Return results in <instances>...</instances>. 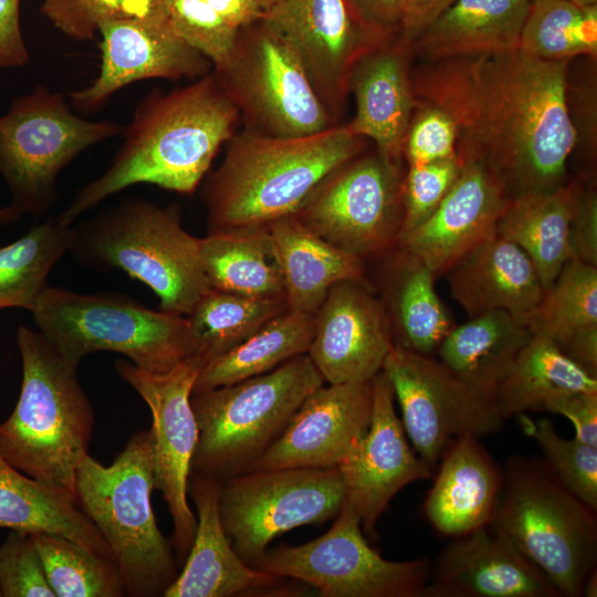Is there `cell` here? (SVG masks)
<instances>
[{"label": "cell", "mask_w": 597, "mask_h": 597, "mask_svg": "<svg viewBox=\"0 0 597 597\" xmlns=\"http://www.w3.org/2000/svg\"><path fill=\"white\" fill-rule=\"evenodd\" d=\"M569 62L520 50L423 61L411 69V84L416 103L437 106L455 122L458 158L486 166L514 198L566 184L578 140Z\"/></svg>", "instance_id": "6da1fadb"}, {"label": "cell", "mask_w": 597, "mask_h": 597, "mask_svg": "<svg viewBox=\"0 0 597 597\" xmlns=\"http://www.w3.org/2000/svg\"><path fill=\"white\" fill-rule=\"evenodd\" d=\"M240 122L238 107L211 71L166 94L153 90L123 129L124 142L108 168L55 218L70 226L108 196L137 184L193 193Z\"/></svg>", "instance_id": "7a4b0ae2"}, {"label": "cell", "mask_w": 597, "mask_h": 597, "mask_svg": "<svg viewBox=\"0 0 597 597\" xmlns=\"http://www.w3.org/2000/svg\"><path fill=\"white\" fill-rule=\"evenodd\" d=\"M363 150L364 138L346 124L302 137L234 134L202 189L208 233L261 228L293 214L324 177Z\"/></svg>", "instance_id": "3957f363"}, {"label": "cell", "mask_w": 597, "mask_h": 597, "mask_svg": "<svg viewBox=\"0 0 597 597\" xmlns=\"http://www.w3.org/2000/svg\"><path fill=\"white\" fill-rule=\"evenodd\" d=\"M17 345L21 390L0 423V452L25 475L76 502V473L88 455L93 406L78 383L77 366L41 332L21 325Z\"/></svg>", "instance_id": "277c9868"}, {"label": "cell", "mask_w": 597, "mask_h": 597, "mask_svg": "<svg viewBox=\"0 0 597 597\" xmlns=\"http://www.w3.org/2000/svg\"><path fill=\"white\" fill-rule=\"evenodd\" d=\"M154 489L150 430L134 433L111 465L88 454L76 473V505L107 543L133 597L163 596L178 575L151 507Z\"/></svg>", "instance_id": "5b68a950"}, {"label": "cell", "mask_w": 597, "mask_h": 597, "mask_svg": "<svg viewBox=\"0 0 597 597\" xmlns=\"http://www.w3.org/2000/svg\"><path fill=\"white\" fill-rule=\"evenodd\" d=\"M200 241L182 228L176 206L128 199L74 227L70 250L87 263L125 271L156 293L161 311L187 316L210 291Z\"/></svg>", "instance_id": "8992f818"}, {"label": "cell", "mask_w": 597, "mask_h": 597, "mask_svg": "<svg viewBox=\"0 0 597 597\" xmlns=\"http://www.w3.org/2000/svg\"><path fill=\"white\" fill-rule=\"evenodd\" d=\"M491 525L551 580L561 597H580L597 562V517L542 459L511 457Z\"/></svg>", "instance_id": "52a82bcc"}, {"label": "cell", "mask_w": 597, "mask_h": 597, "mask_svg": "<svg viewBox=\"0 0 597 597\" xmlns=\"http://www.w3.org/2000/svg\"><path fill=\"white\" fill-rule=\"evenodd\" d=\"M325 380L308 354L275 369L190 398L198 427L191 472L227 480L243 473L282 434Z\"/></svg>", "instance_id": "ba28073f"}, {"label": "cell", "mask_w": 597, "mask_h": 597, "mask_svg": "<svg viewBox=\"0 0 597 597\" xmlns=\"http://www.w3.org/2000/svg\"><path fill=\"white\" fill-rule=\"evenodd\" d=\"M30 312L39 332L76 366L88 354L108 350L143 370L165 373L197 354L186 316L149 310L122 295L48 284Z\"/></svg>", "instance_id": "9c48e42d"}, {"label": "cell", "mask_w": 597, "mask_h": 597, "mask_svg": "<svg viewBox=\"0 0 597 597\" xmlns=\"http://www.w3.org/2000/svg\"><path fill=\"white\" fill-rule=\"evenodd\" d=\"M123 129L111 121L77 116L62 94L44 85L15 97L0 116V174L11 193L10 208L20 217L45 214L56 202L61 170Z\"/></svg>", "instance_id": "30bf717a"}, {"label": "cell", "mask_w": 597, "mask_h": 597, "mask_svg": "<svg viewBox=\"0 0 597 597\" xmlns=\"http://www.w3.org/2000/svg\"><path fill=\"white\" fill-rule=\"evenodd\" d=\"M213 73L248 132L302 137L337 125L291 45L262 18L240 31L230 55Z\"/></svg>", "instance_id": "8fae6325"}, {"label": "cell", "mask_w": 597, "mask_h": 597, "mask_svg": "<svg viewBox=\"0 0 597 597\" xmlns=\"http://www.w3.org/2000/svg\"><path fill=\"white\" fill-rule=\"evenodd\" d=\"M404 170L377 150L342 164L293 216L331 245L368 263L397 247L404 218Z\"/></svg>", "instance_id": "7c38bea8"}, {"label": "cell", "mask_w": 597, "mask_h": 597, "mask_svg": "<svg viewBox=\"0 0 597 597\" xmlns=\"http://www.w3.org/2000/svg\"><path fill=\"white\" fill-rule=\"evenodd\" d=\"M251 566L305 584L323 597H421L431 563L384 558L345 500L325 534L302 545L268 548Z\"/></svg>", "instance_id": "4fadbf2b"}, {"label": "cell", "mask_w": 597, "mask_h": 597, "mask_svg": "<svg viewBox=\"0 0 597 597\" xmlns=\"http://www.w3.org/2000/svg\"><path fill=\"white\" fill-rule=\"evenodd\" d=\"M344 501L337 468L253 470L223 481L219 512L233 548L251 566L276 536L335 517Z\"/></svg>", "instance_id": "5bb4252c"}, {"label": "cell", "mask_w": 597, "mask_h": 597, "mask_svg": "<svg viewBox=\"0 0 597 597\" xmlns=\"http://www.w3.org/2000/svg\"><path fill=\"white\" fill-rule=\"evenodd\" d=\"M383 371L413 450L432 469L455 438L494 433L504 422L494 398L468 386L433 356L394 345Z\"/></svg>", "instance_id": "9a60e30c"}, {"label": "cell", "mask_w": 597, "mask_h": 597, "mask_svg": "<svg viewBox=\"0 0 597 597\" xmlns=\"http://www.w3.org/2000/svg\"><path fill=\"white\" fill-rule=\"evenodd\" d=\"M205 364L198 354L165 373L146 371L130 362L116 363L118 375L143 398L151 413L155 489L161 492L172 520V545L178 563L186 559L197 528V516L188 502V481L198 440L190 398Z\"/></svg>", "instance_id": "2e32d148"}, {"label": "cell", "mask_w": 597, "mask_h": 597, "mask_svg": "<svg viewBox=\"0 0 597 597\" xmlns=\"http://www.w3.org/2000/svg\"><path fill=\"white\" fill-rule=\"evenodd\" d=\"M262 19L291 45L335 124L355 65L392 36L366 25L347 0H280Z\"/></svg>", "instance_id": "e0dca14e"}, {"label": "cell", "mask_w": 597, "mask_h": 597, "mask_svg": "<svg viewBox=\"0 0 597 597\" xmlns=\"http://www.w3.org/2000/svg\"><path fill=\"white\" fill-rule=\"evenodd\" d=\"M101 66L85 88L69 94L71 106L97 112L118 90L140 80H196L211 62L180 38L168 15L112 20L100 25Z\"/></svg>", "instance_id": "ac0fdd59"}, {"label": "cell", "mask_w": 597, "mask_h": 597, "mask_svg": "<svg viewBox=\"0 0 597 597\" xmlns=\"http://www.w3.org/2000/svg\"><path fill=\"white\" fill-rule=\"evenodd\" d=\"M373 411L367 432L337 467L345 500L360 519L363 532L376 525L394 496L408 484L432 476V468L410 447L395 409V394L384 371L373 379Z\"/></svg>", "instance_id": "d6986e66"}, {"label": "cell", "mask_w": 597, "mask_h": 597, "mask_svg": "<svg viewBox=\"0 0 597 597\" xmlns=\"http://www.w3.org/2000/svg\"><path fill=\"white\" fill-rule=\"evenodd\" d=\"M389 321L367 281L333 285L314 315L308 356L326 384L371 380L394 347Z\"/></svg>", "instance_id": "ffe728a7"}, {"label": "cell", "mask_w": 597, "mask_h": 597, "mask_svg": "<svg viewBox=\"0 0 597 597\" xmlns=\"http://www.w3.org/2000/svg\"><path fill=\"white\" fill-rule=\"evenodd\" d=\"M371 411V380L325 383L304 399L282 434L248 471L337 468L367 432Z\"/></svg>", "instance_id": "44dd1931"}, {"label": "cell", "mask_w": 597, "mask_h": 597, "mask_svg": "<svg viewBox=\"0 0 597 597\" xmlns=\"http://www.w3.org/2000/svg\"><path fill=\"white\" fill-rule=\"evenodd\" d=\"M223 481L191 472L188 494L197 510V528L184 567L164 597L291 596L296 580L248 565L235 552L219 512Z\"/></svg>", "instance_id": "7402d4cb"}, {"label": "cell", "mask_w": 597, "mask_h": 597, "mask_svg": "<svg viewBox=\"0 0 597 597\" xmlns=\"http://www.w3.org/2000/svg\"><path fill=\"white\" fill-rule=\"evenodd\" d=\"M421 597H561L491 524L455 536L431 564Z\"/></svg>", "instance_id": "603a6c76"}, {"label": "cell", "mask_w": 597, "mask_h": 597, "mask_svg": "<svg viewBox=\"0 0 597 597\" xmlns=\"http://www.w3.org/2000/svg\"><path fill=\"white\" fill-rule=\"evenodd\" d=\"M460 163V176L438 209L397 244L419 255L436 276L496 232L512 199L503 181L486 166L473 160Z\"/></svg>", "instance_id": "cb8c5ba5"}, {"label": "cell", "mask_w": 597, "mask_h": 597, "mask_svg": "<svg viewBox=\"0 0 597 597\" xmlns=\"http://www.w3.org/2000/svg\"><path fill=\"white\" fill-rule=\"evenodd\" d=\"M411 42L395 34L355 65L349 77L356 112L347 123L359 137L370 138L388 161L402 166L406 134L416 109L411 84Z\"/></svg>", "instance_id": "d4e9b609"}, {"label": "cell", "mask_w": 597, "mask_h": 597, "mask_svg": "<svg viewBox=\"0 0 597 597\" xmlns=\"http://www.w3.org/2000/svg\"><path fill=\"white\" fill-rule=\"evenodd\" d=\"M450 294L469 318L504 311L527 324L544 287L526 253L500 235H490L446 273Z\"/></svg>", "instance_id": "484cf974"}, {"label": "cell", "mask_w": 597, "mask_h": 597, "mask_svg": "<svg viewBox=\"0 0 597 597\" xmlns=\"http://www.w3.org/2000/svg\"><path fill=\"white\" fill-rule=\"evenodd\" d=\"M440 467L423 503L437 532L460 536L490 525L503 484V472L479 442L467 433L455 438L440 458Z\"/></svg>", "instance_id": "4316f807"}, {"label": "cell", "mask_w": 597, "mask_h": 597, "mask_svg": "<svg viewBox=\"0 0 597 597\" xmlns=\"http://www.w3.org/2000/svg\"><path fill=\"white\" fill-rule=\"evenodd\" d=\"M370 262L376 268L368 281L386 312L394 344L433 356L453 327L436 291L433 271L419 255L399 245Z\"/></svg>", "instance_id": "83f0119b"}, {"label": "cell", "mask_w": 597, "mask_h": 597, "mask_svg": "<svg viewBox=\"0 0 597 597\" xmlns=\"http://www.w3.org/2000/svg\"><path fill=\"white\" fill-rule=\"evenodd\" d=\"M532 0H454L412 42L413 57L438 61L519 50Z\"/></svg>", "instance_id": "f1b7e54d"}, {"label": "cell", "mask_w": 597, "mask_h": 597, "mask_svg": "<svg viewBox=\"0 0 597 597\" xmlns=\"http://www.w3.org/2000/svg\"><path fill=\"white\" fill-rule=\"evenodd\" d=\"M265 227L282 274L289 311L314 315L336 283L369 282L367 264L362 259L325 242L293 214Z\"/></svg>", "instance_id": "f546056e"}, {"label": "cell", "mask_w": 597, "mask_h": 597, "mask_svg": "<svg viewBox=\"0 0 597 597\" xmlns=\"http://www.w3.org/2000/svg\"><path fill=\"white\" fill-rule=\"evenodd\" d=\"M532 335L528 325L511 314L490 311L453 325L436 350L437 359L468 386L495 399Z\"/></svg>", "instance_id": "4dcf8cb0"}, {"label": "cell", "mask_w": 597, "mask_h": 597, "mask_svg": "<svg viewBox=\"0 0 597 597\" xmlns=\"http://www.w3.org/2000/svg\"><path fill=\"white\" fill-rule=\"evenodd\" d=\"M567 357L597 376V266L568 260L527 323Z\"/></svg>", "instance_id": "1f68e13d"}, {"label": "cell", "mask_w": 597, "mask_h": 597, "mask_svg": "<svg viewBox=\"0 0 597 597\" xmlns=\"http://www.w3.org/2000/svg\"><path fill=\"white\" fill-rule=\"evenodd\" d=\"M582 185L572 181L548 192L511 199L496 232L530 258L546 291L572 259L569 227Z\"/></svg>", "instance_id": "d6a6232c"}, {"label": "cell", "mask_w": 597, "mask_h": 597, "mask_svg": "<svg viewBox=\"0 0 597 597\" xmlns=\"http://www.w3.org/2000/svg\"><path fill=\"white\" fill-rule=\"evenodd\" d=\"M0 528L61 535L113 558L107 543L75 501L25 475L1 452Z\"/></svg>", "instance_id": "836d02e7"}, {"label": "cell", "mask_w": 597, "mask_h": 597, "mask_svg": "<svg viewBox=\"0 0 597 597\" xmlns=\"http://www.w3.org/2000/svg\"><path fill=\"white\" fill-rule=\"evenodd\" d=\"M572 392H597V377L567 357L551 339L533 334L500 384L495 401L503 420L544 410Z\"/></svg>", "instance_id": "e575fe53"}, {"label": "cell", "mask_w": 597, "mask_h": 597, "mask_svg": "<svg viewBox=\"0 0 597 597\" xmlns=\"http://www.w3.org/2000/svg\"><path fill=\"white\" fill-rule=\"evenodd\" d=\"M200 261L210 290L285 298L266 227L208 233L200 241Z\"/></svg>", "instance_id": "d590c367"}, {"label": "cell", "mask_w": 597, "mask_h": 597, "mask_svg": "<svg viewBox=\"0 0 597 597\" xmlns=\"http://www.w3.org/2000/svg\"><path fill=\"white\" fill-rule=\"evenodd\" d=\"M314 315L287 310L272 318L244 342L206 363L192 394L269 373L296 356L307 354L313 338Z\"/></svg>", "instance_id": "8d00e7d4"}, {"label": "cell", "mask_w": 597, "mask_h": 597, "mask_svg": "<svg viewBox=\"0 0 597 597\" xmlns=\"http://www.w3.org/2000/svg\"><path fill=\"white\" fill-rule=\"evenodd\" d=\"M74 227L55 217L33 227L14 242L0 248V310L31 311L53 266L70 250Z\"/></svg>", "instance_id": "74e56055"}, {"label": "cell", "mask_w": 597, "mask_h": 597, "mask_svg": "<svg viewBox=\"0 0 597 597\" xmlns=\"http://www.w3.org/2000/svg\"><path fill=\"white\" fill-rule=\"evenodd\" d=\"M286 311L285 298L253 297L210 290L186 317L197 354L208 363L234 348Z\"/></svg>", "instance_id": "f35d334b"}, {"label": "cell", "mask_w": 597, "mask_h": 597, "mask_svg": "<svg viewBox=\"0 0 597 597\" xmlns=\"http://www.w3.org/2000/svg\"><path fill=\"white\" fill-rule=\"evenodd\" d=\"M519 50L545 61H572L597 54V4L532 0Z\"/></svg>", "instance_id": "ab89813d"}, {"label": "cell", "mask_w": 597, "mask_h": 597, "mask_svg": "<svg viewBox=\"0 0 597 597\" xmlns=\"http://www.w3.org/2000/svg\"><path fill=\"white\" fill-rule=\"evenodd\" d=\"M55 597H122L124 583L115 561L67 537L31 533Z\"/></svg>", "instance_id": "60d3db41"}, {"label": "cell", "mask_w": 597, "mask_h": 597, "mask_svg": "<svg viewBox=\"0 0 597 597\" xmlns=\"http://www.w3.org/2000/svg\"><path fill=\"white\" fill-rule=\"evenodd\" d=\"M167 15L176 33L217 67L230 55L240 31L263 12L254 0H170Z\"/></svg>", "instance_id": "b9f144b4"}, {"label": "cell", "mask_w": 597, "mask_h": 597, "mask_svg": "<svg viewBox=\"0 0 597 597\" xmlns=\"http://www.w3.org/2000/svg\"><path fill=\"white\" fill-rule=\"evenodd\" d=\"M519 421L525 434L541 448L544 462L558 481L597 512V447L561 437L553 422L534 420L522 413Z\"/></svg>", "instance_id": "7bdbcfd3"}, {"label": "cell", "mask_w": 597, "mask_h": 597, "mask_svg": "<svg viewBox=\"0 0 597 597\" xmlns=\"http://www.w3.org/2000/svg\"><path fill=\"white\" fill-rule=\"evenodd\" d=\"M41 12L65 35L86 41L112 20L167 15L163 0H43Z\"/></svg>", "instance_id": "ee69618b"}, {"label": "cell", "mask_w": 597, "mask_h": 597, "mask_svg": "<svg viewBox=\"0 0 597 597\" xmlns=\"http://www.w3.org/2000/svg\"><path fill=\"white\" fill-rule=\"evenodd\" d=\"M460 172L458 156L408 167L404 177V218L399 240L438 209Z\"/></svg>", "instance_id": "f6af8a7d"}, {"label": "cell", "mask_w": 597, "mask_h": 597, "mask_svg": "<svg viewBox=\"0 0 597 597\" xmlns=\"http://www.w3.org/2000/svg\"><path fill=\"white\" fill-rule=\"evenodd\" d=\"M0 587L3 597H55L31 533L10 531L0 545Z\"/></svg>", "instance_id": "bcb514c9"}, {"label": "cell", "mask_w": 597, "mask_h": 597, "mask_svg": "<svg viewBox=\"0 0 597 597\" xmlns=\"http://www.w3.org/2000/svg\"><path fill=\"white\" fill-rule=\"evenodd\" d=\"M458 127L441 108L416 103L404 145L408 167L457 157Z\"/></svg>", "instance_id": "7dc6e473"}, {"label": "cell", "mask_w": 597, "mask_h": 597, "mask_svg": "<svg viewBox=\"0 0 597 597\" xmlns=\"http://www.w3.org/2000/svg\"><path fill=\"white\" fill-rule=\"evenodd\" d=\"M569 249L572 259L597 266V193L593 188H580L569 227Z\"/></svg>", "instance_id": "c3c4849f"}, {"label": "cell", "mask_w": 597, "mask_h": 597, "mask_svg": "<svg viewBox=\"0 0 597 597\" xmlns=\"http://www.w3.org/2000/svg\"><path fill=\"white\" fill-rule=\"evenodd\" d=\"M544 411L567 418L578 440L597 447V392L563 395L547 404Z\"/></svg>", "instance_id": "681fc988"}, {"label": "cell", "mask_w": 597, "mask_h": 597, "mask_svg": "<svg viewBox=\"0 0 597 597\" xmlns=\"http://www.w3.org/2000/svg\"><path fill=\"white\" fill-rule=\"evenodd\" d=\"M29 60L20 25V0H0V69L22 67Z\"/></svg>", "instance_id": "f907efd6"}, {"label": "cell", "mask_w": 597, "mask_h": 597, "mask_svg": "<svg viewBox=\"0 0 597 597\" xmlns=\"http://www.w3.org/2000/svg\"><path fill=\"white\" fill-rule=\"evenodd\" d=\"M347 2L369 28L387 35L400 32L402 0H347Z\"/></svg>", "instance_id": "816d5d0a"}, {"label": "cell", "mask_w": 597, "mask_h": 597, "mask_svg": "<svg viewBox=\"0 0 597 597\" xmlns=\"http://www.w3.org/2000/svg\"><path fill=\"white\" fill-rule=\"evenodd\" d=\"M453 1L402 0L400 32L407 40L412 42Z\"/></svg>", "instance_id": "f5cc1de1"}, {"label": "cell", "mask_w": 597, "mask_h": 597, "mask_svg": "<svg viewBox=\"0 0 597 597\" xmlns=\"http://www.w3.org/2000/svg\"><path fill=\"white\" fill-rule=\"evenodd\" d=\"M582 596H585V597H596L597 596V573H596V568L593 569L589 573V575L587 576V578H586V580L584 583Z\"/></svg>", "instance_id": "db71d44e"}, {"label": "cell", "mask_w": 597, "mask_h": 597, "mask_svg": "<svg viewBox=\"0 0 597 597\" xmlns=\"http://www.w3.org/2000/svg\"><path fill=\"white\" fill-rule=\"evenodd\" d=\"M20 218V216L12 209L10 206H6L3 208H0V222L7 223V222H13L17 221Z\"/></svg>", "instance_id": "11a10c76"}, {"label": "cell", "mask_w": 597, "mask_h": 597, "mask_svg": "<svg viewBox=\"0 0 597 597\" xmlns=\"http://www.w3.org/2000/svg\"><path fill=\"white\" fill-rule=\"evenodd\" d=\"M261 11L264 13L270 10L280 0H254Z\"/></svg>", "instance_id": "9f6ffc18"}, {"label": "cell", "mask_w": 597, "mask_h": 597, "mask_svg": "<svg viewBox=\"0 0 597 597\" xmlns=\"http://www.w3.org/2000/svg\"><path fill=\"white\" fill-rule=\"evenodd\" d=\"M569 2H573L578 6H595L597 4V0H566Z\"/></svg>", "instance_id": "6f0895ef"}, {"label": "cell", "mask_w": 597, "mask_h": 597, "mask_svg": "<svg viewBox=\"0 0 597 597\" xmlns=\"http://www.w3.org/2000/svg\"><path fill=\"white\" fill-rule=\"evenodd\" d=\"M163 1L166 3V6H168V3L170 2V0H163Z\"/></svg>", "instance_id": "680465c9"}, {"label": "cell", "mask_w": 597, "mask_h": 597, "mask_svg": "<svg viewBox=\"0 0 597 597\" xmlns=\"http://www.w3.org/2000/svg\"><path fill=\"white\" fill-rule=\"evenodd\" d=\"M0 597H3V596H2V590H1V587H0Z\"/></svg>", "instance_id": "91938a15"}]
</instances>
